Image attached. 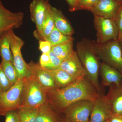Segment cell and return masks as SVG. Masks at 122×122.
I'll return each instance as SVG.
<instances>
[{
	"instance_id": "obj_10",
	"label": "cell",
	"mask_w": 122,
	"mask_h": 122,
	"mask_svg": "<svg viewBox=\"0 0 122 122\" xmlns=\"http://www.w3.org/2000/svg\"><path fill=\"white\" fill-rule=\"evenodd\" d=\"M28 64L31 69V76L46 93L57 89L54 79L49 70L42 68L39 63H35L33 61Z\"/></svg>"
},
{
	"instance_id": "obj_13",
	"label": "cell",
	"mask_w": 122,
	"mask_h": 122,
	"mask_svg": "<svg viewBox=\"0 0 122 122\" xmlns=\"http://www.w3.org/2000/svg\"><path fill=\"white\" fill-rule=\"evenodd\" d=\"M59 69L66 71L76 79L86 77V72L75 51L62 61Z\"/></svg>"
},
{
	"instance_id": "obj_22",
	"label": "cell",
	"mask_w": 122,
	"mask_h": 122,
	"mask_svg": "<svg viewBox=\"0 0 122 122\" xmlns=\"http://www.w3.org/2000/svg\"><path fill=\"white\" fill-rule=\"evenodd\" d=\"M50 5L42 25L41 32L39 34H34L35 37L39 41L46 40L55 28L54 22L51 11Z\"/></svg>"
},
{
	"instance_id": "obj_15",
	"label": "cell",
	"mask_w": 122,
	"mask_h": 122,
	"mask_svg": "<svg viewBox=\"0 0 122 122\" xmlns=\"http://www.w3.org/2000/svg\"><path fill=\"white\" fill-rule=\"evenodd\" d=\"M99 73L102 78V85L104 86H119L122 84V74L105 62H100Z\"/></svg>"
},
{
	"instance_id": "obj_7",
	"label": "cell",
	"mask_w": 122,
	"mask_h": 122,
	"mask_svg": "<svg viewBox=\"0 0 122 122\" xmlns=\"http://www.w3.org/2000/svg\"><path fill=\"white\" fill-rule=\"evenodd\" d=\"M94 23L98 43L103 44L118 39V30L114 19L94 15Z\"/></svg>"
},
{
	"instance_id": "obj_21",
	"label": "cell",
	"mask_w": 122,
	"mask_h": 122,
	"mask_svg": "<svg viewBox=\"0 0 122 122\" xmlns=\"http://www.w3.org/2000/svg\"><path fill=\"white\" fill-rule=\"evenodd\" d=\"M0 56L2 60L13 63L10 46V31L0 35Z\"/></svg>"
},
{
	"instance_id": "obj_39",
	"label": "cell",
	"mask_w": 122,
	"mask_h": 122,
	"mask_svg": "<svg viewBox=\"0 0 122 122\" xmlns=\"http://www.w3.org/2000/svg\"></svg>"
},
{
	"instance_id": "obj_2",
	"label": "cell",
	"mask_w": 122,
	"mask_h": 122,
	"mask_svg": "<svg viewBox=\"0 0 122 122\" xmlns=\"http://www.w3.org/2000/svg\"><path fill=\"white\" fill-rule=\"evenodd\" d=\"M86 73V78L94 86L100 95L104 92L99 80L100 62L96 54L84 39L78 42L76 51Z\"/></svg>"
},
{
	"instance_id": "obj_24",
	"label": "cell",
	"mask_w": 122,
	"mask_h": 122,
	"mask_svg": "<svg viewBox=\"0 0 122 122\" xmlns=\"http://www.w3.org/2000/svg\"><path fill=\"white\" fill-rule=\"evenodd\" d=\"M0 65L5 76L12 86H13L19 79L18 73L13 63L2 60Z\"/></svg>"
},
{
	"instance_id": "obj_23",
	"label": "cell",
	"mask_w": 122,
	"mask_h": 122,
	"mask_svg": "<svg viewBox=\"0 0 122 122\" xmlns=\"http://www.w3.org/2000/svg\"><path fill=\"white\" fill-rule=\"evenodd\" d=\"M38 108L22 107L16 110L20 122H35Z\"/></svg>"
},
{
	"instance_id": "obj_26",
	"label": "cell",
	"mask_w": 122,
	"mask_h": 122,
	"mask_svg": "<svg viewBox=\"0 0 122 122\" xmlns=\"http://www.w3.org/2000/svg\"><path fill=\"white\" fill-rule=\"evenodd\" d=\"M99 0H78L74 11L80 10L90 11Z\"/></svg>"
},
{
	"instance_id": "obj_33",
	"label": "cell",
	"mask_w": 122,
	"mask_h": 122,
	"mask_svg": "<svg viewBox=\"0 0 122 122\" xmlns=\"http://www.w3.org/2000/svg\"><path fill=\"white\" fill-rule=\"evenodd\" d=\"M68 5H69V11L72 12L74 11L75 8L78 0H66Z\"/></svg>"
},
{
	"instance_id": "obj_38",
	"label": "cell",
	"mask_w": 122,
	"mask_h": 122,
	"mask_svg": "<svg viewBox=\"0 0 122 122\" xmlns=\"http://www.w3.org/2000/svg\"><path fill=\"white\" fill-rule=\"evenodd\" d=\"M110 122V120L109 119V120H106V121H105V122Z\"/></svg>"
},
{
	"instance_id": "obj_25",
	"label": "cell",
	"mask_w": 122,
	"mask_h": 122,
	"mask_svg": "<svg viewBox=\"0 0 122 122\" xmlns=\"http://www.w3.org/2000/svg\"><path fill=\"white\" fill-rule=\"evenodd\" d=\"M46 40L49 42L52 46H54L74 41V39L72 36L65 35L54 28Z\"/></svg>"
},
{
	"instance_id": "obj_6",
	"label": "cell",
	"mask_w": 122,
	"mask_h": 122,
	"mask_svg": "<svg viewBox=\"0 0 122 122\" xmlns=\"http://www.w3.org/2000/svg\"><path fill=\"white\" fill-rule=\"evenodd\" d=\"M10 49L13 58V63L18 73L19 78L30 77L32 75L28 64L23 59L21 49L25 44L22 39L17 36L13 30L10 31Z\"/></svg>"
},
{
	"instance_id": "obj_5",
	"label": "cell",
	"mask_w": 122,
	"mask_h": 122,
	"mask_svg": "<svg viewBox=\"0 0 122 122\" xmlns=\"http://www.w3.org/2000/svg\"><path fill=\"white\" fill-rule=\"evenodd\" d=\"M23 86V79L19 78L8 91L0 93V116L20 108Z\"/></svg>"
},
{
	"instance_id": "obj_36",
	"label": "cell",
	"mask_w": 122,
	"mask_h": 122,
	"mask_svg": "<svg viewBox=\"0 0 122 122\" xmlns=\"http://www.w3.org/2000/svg\"><path fill=\"white\" fill-rule=\"evenodd\" d=\"M61 122H72L66 118L64 116H61Z\"/></svg>"
},
{
	"instance_id": "obj_32",
	"label": "cell",
	"mask_w": 122,
	"mask_h": 122,
	"mask_svg": "<svg viewBox=\"0 0 122 122\" xmlns=\"http://www.w3.org/2000/svg\"><path fill=\"white\" fill-rule=\"evenodd\" d=\"M50 63V58L49 53H42L39 58V65L42 68L47 69L49 66Z\"/></svg>"
},
{
	"instance_id": "obj_20",
	"label": "cell",
	"mask_w": 122,
	"mask_h": 122,
	"mask_svg": "<svg viewBox=\"0 0 122 122\" xmlns=\"http://www.w3.org/2000/svg\"><path fill=\"white\" fill-rule=\"evenodd\" d=\"M73 46V41H70L52 46L51 51L62 61L71 56L75 52Z\"/></svg>"
},
{
	"instance_id": "obj_40",
	"label": "cell",
	"mask_w": 122,
	"mask_h": 122,
	"mask_svg": "<svg viewBox=\"0 0 122 122\" xmlns=\"http://www.w3.org/2000/svg\"></svg>"
},
{
	"instance_id": "obj_9",
	"label": "cell",
	"mask_w": 122,
	"mask_h": 122,
	"mask_svg": "<svg viewBox=\"0 0 122 122\" xmlns=\"http://www.w3.org/2000/svg\"><path fill=\"white\" fill-rule=\"evenodd\" d=\"M24 17L23 13L11 12L4 6L0 0V35L20 28Z\"/></svg>"
},
{
	"instance_id": "obj_8",
	"label": "cell",
	"mask_w": 122,
	"mask_h": 122,
	"mask_svg": "<svg viewBox=\"0 0 122 122\" xmlns=\"http://www.w3.org/2000/svg\"><path fill=\"white\" fill-rule=\"evenodd\" d=\"M94 102L89 100L77 101L68 107L62 114L72 122H89Z\"/></svg>"
},
{
	"instance_id": "obj_17",
	"label": "cell",
	"mask_w": 122,
	"mask_h": 122,
	"mask_svg": "<svg viewBox=\"0 0 122 122\" xmlns=\"http://www.w3.org/2000/svg\"><path fill=\"white\" fill-rule=\"evenodd\" d=\"M50 10L55 28L65 35L72 36L74 33V30L62 12L51 5Z\"/></svg>"
},
{
	"instance_id": "obj_16",
	"label": "cell",
	"mask_w": 122,
	"mask_h": 122,
	"mask_svg": "<svg viewBox=\"0 0 122 122\" xmlns=\"http://www.w3.org/2000/svg\"><path fill=\"white\" fill-rule=\"evenodd\" d=\"M113 115L122 114V85H112L106 95Z\"/></svg>"
},
{
	"instance_id": "obj_35",
	"label": "cell",
	"mask_w": 122,
	"mask_h": 122,
	"mask_svg": "<svg viewBox=\"0 0 122 122\" xmlns=\"http://www.w3.org/2000/svg\"><path fill=\"white\" fill-rule=\"evenodd\" d=\"M118 41L120 45L122 52V34L118 38Z\"/></svg>"
},
{
	"instance_id": "obj_19",
	"label": "cell",
	"mask_w": 122,
	"mask_h": 122,
	"mask_svg": "<svg viewBox=\"0 0 122 122\" xmlns=\"http://www.w3.org/2000/svg\"><path fill=\"white\" fill-rule=\"evenodd\" d=\"M49 70L54 79L57 89L66 87L77 80L60 69Z\"/></svg>"
},
{
	"instance_id": "obj_1",
	"label": "cell",
	"mask_w": 122,
	"mask_h": 122,
	"mask_svg": "<svg viewBox=\"0 0 122 122\" xmlns=\"http://www.w3.org/2000/svg\"><path fill=\"white\" fill-rule=\"evenodd\" d=\"M100 95L86 77L77 79L66 87L56 89L47 93L48 101L59 114L79 100L95 101Z\"/></svg>"
},
{
	"instance_id": "obj_4",
	"label": "cell",
	"mask_w": 122,
	"mask_h": 122,
	"mask_svg": "<svg viewBox=\"0 0 122 122\" xmlns=\"http://www.w3.org/2000/svg\"><path fill=\"white\" fill-rule=\"evenodd\" d=\"M23 79L20 107H39L48 102L47 93L32 76Z\"/></svg>"
},
{
	"instance_id": "obj_14",
	"label": "cell",
	"mask_w": 122,
	"mask_h": 122,
	"mask_svg": "<svg viewBox=\"0 0 122 122\" xmlns=\"http://www.w3.org/2000/svg\"><path fill=\"white\" fill-rule=\"evenodd\" d=\"M122 4L115 0H99L90 11L94 15L114 20Z\"/></svg>"
},
{
	"instance_id": "obj_37",
	"label": "cell",
	"mask_w": 122,
	"mask_h": 122,
	"mask_svg": "<svg viewBox=\"0 0 122 122\" xmlns=\"http://www.w3.org/2000/svg\"><path fill=\"white\" fill-rule=\"evenodd\" d=\"M115 0L116 1H118V2H122V0Z\"/></svg>"
},
{
	"instance_id": "obj_31",
	"label": "cell",
	"mask_w": 122,
	"mask_h": 122,
	"mask_svg": "<svg viewBox=\"0 0 122 122\" xmlns=\"http://www.w3.org/2000/svg\"><path fill=\"white\" fill-rule=\"evenodd\" d=\"M5 122H20L16 111H11L7 112L5 115Z\"/></svg>"
},
{
	"instance_id": "obj_29",
	"label": "cell",
	"mask_w": 122,
	"mask_h": 122,
	"mask_svg": "<svg viewBox=\"0 0 122 122\" xmlns=\"http://www.w3.org/2000/svg\"><path fill=\"white\" fill-rule=\"evenodd\" d=\"M52 46L47 40H39V49L44 53H49L52 49Z\"/></svg>"
},
{
	"instance_id": "obj_12",
	"label": "cell",
	"mask_w": 122,
	"mask_h": 122,
	"mask_svg": "<svg viewBox=\"0 0 122 122\" xmlns=\"http://www.w3.org/2000/svg\"><path fill=\"white\" fill-rule=\"evenodd\" d=\"M113 115L106 96L101 95L94 102L89 122H104Z\"/></svg>"
},
{
	"instance_id": "obj_34",
	"label": "cell",
	"mask_w": 122,
	"mask_h": 122,
	"mask_svg": "<svg viewBox=\"0 0 122 122\" xmlns=\"http://www.w3.org/2000/svg\"><path fill=\"white\" fill-rule=\"evenodd\" d=\"M109 120L110 122H122V114L113 115Z\"/></svg>"
},
{
	"instance_id": "obj_30",
	"label": "cell",
	"mask_w": 122,
	"mask_h": 122,
	"mask_svg": "<svg viewBox=\"0 0 122 122\" xmlns=\"http://www.w3.org/2000/svg\"><path fill=\"white\" fill-rule=\"evenodd\" d=\"M114 20L118 30V37L122 34V4L117 13Z\"/></svg>"
},
{
	"instance_id": "obj_28",
	"label": "cell",
	"mask_w": 122,
	"mask_h": 122,
	"mask_svg": "<svg viewBox=\"0 0 122 122\" xmlns=\"http://www.w3.org/2000/svg\"><path fill=\"white\" fill-rule=\"evenodd\" d=\"M49 54L50 58V63L49 66L46 69L54 70L59 69L62 61L52 51L49 53Z\"/></svg>"
},
{
	"instance_id": "obj_3",
	"label": "cell",
	"mask_w": 122,
	"mask_h": 122,
	"mask_svg": "<svg viewBox=\"0 0 122 122\" xmlns=\"http://www.w3.org/2000/svg\"><path fill=\"white\" fill-rule=\"evenodd\" d=\"M85 39L87 45L99 59L117 70L122 74V52L118 39L100 44L94 41Z\"/></svg>"
},
{
	"instance_id": "obj_27",
	"label": "cell",
	"mask_w": 122,
	"mask_h": 122,
	"mask_svg": "<svg viewBox=\"0 0 122 122\" xmlns=\"http://www.w3.org/2000/svg\"><path fill=\"white\" fill-rule=\"evenodd\" d=\"M12 86L0 64V93L6 92Z\"/></svg>"
},
{
	"instance_id": "obj_18",
	"label": "cell",
	"mask_w": 122,
	"mask_h": 122,
	"mask_svg": "<svg viewBox=\"0 0 122 122\" xmlns=\"http://www.w3.org/2000/svg\"><path fill=\"white\" fill-rule=\"evenodd\" d=\"M59 114L48 102L39 107L35 122H61Z\"/></svg>"
},
{
	"instance_id": "obj_11",
	"label": "cell",
	"mask_w": 122,
	"mask_h": 122,
	"mask_svg": "<svg viewBox=\"0 0 122 122\" xmlns=\"http://www.w3.org/2000/svg\"><path fill=\"white\" fill-rule=\"evenodd\" d=\"M50 5L49 0H33L30 3L29 8L31 20L36 28L34 34L41 32Z\"/></svg>"
}]
</instances>
